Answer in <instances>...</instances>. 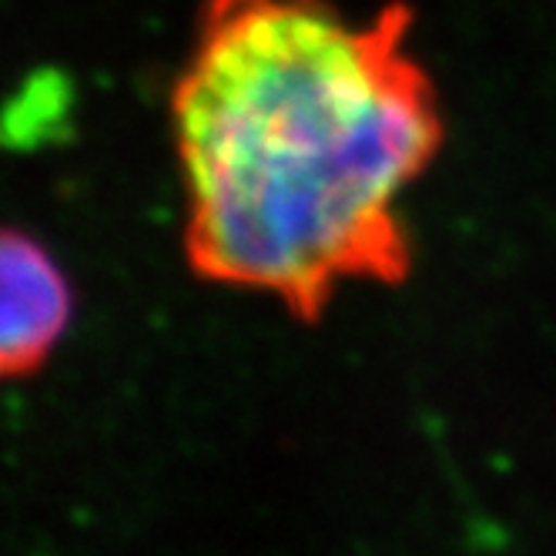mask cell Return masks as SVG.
Segmentation results:
<instances>
[{
	"label": "cell",
	"instance_id": "6da1fadb",
	"mask_svg": "<svg viewBox=\"0 0 556 556\" xmlns=\"http://www.w3.org/2000/svg\"><path fill=\"white\" fill-rule=\"evenodd\" d=\"M403 34L323 0H208L172 91L198 278L312 323L345 286L409 275L403 198L443 125Z\"/></svg>",
	"mask_w": 556,
	"mask_h": 556
},
{
	"label": "cell",
	"instance_id": "7a4b0ae2",
	"mask_svg": "<svg viewBox=\"0 0 556 556\" xmlns=\"http://www.w3.org/2000/svg\"><path fill=\"white\" fill-rule=\"evenodd\" d=\"M74 319V289L45 242L0 225V382L41 369Z\"/></svg>",
	"mask_w": 556,
	"mask_h": 556
}]
</instances>
